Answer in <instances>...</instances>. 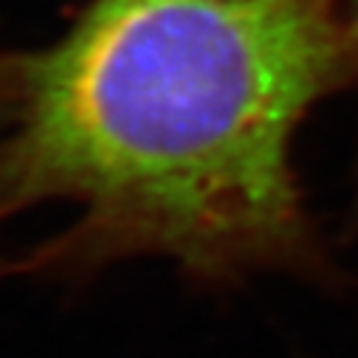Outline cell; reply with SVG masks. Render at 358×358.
I'll return each instance as SVG.
<instances>
[{"instance_id":"1","label":"cell","mask_w":358,"mask_h":358,"mask_svg":"<svg viewBox=\"0 0 358 358\" xmlns=\"http://www.w3.org/2000/svg\"><path fill=\"white\" fill-rule=\"evenodd\" d=\"M350 73L338 0H91L54 43L0 51V223L76 209L3 274L313 271L291 144Z\"/></svg>"},{"instance_id":"2","label":"cell","mask_w":358,"mask_h":358,"mask_svg":"<svg viewBox=\"0 0 358 358\" xmlns=\"http://www.w3.org/2000/svg\"><path fill=\"white\" fill-rule=\"evenodd\" d=\"M338 12L350 37V48H352V62H355V73H358V0H338Z\"/></svg>"}]
</instances>
